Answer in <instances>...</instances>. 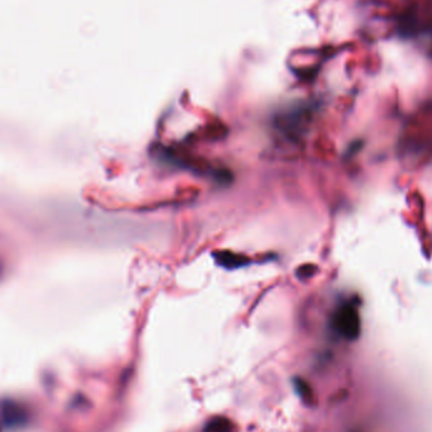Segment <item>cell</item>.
<instances>
[{"label":"cell","mask_w":432,"mask_h":432,"mask_svg":"<svg viewBox=\"0 0 432 432\" xmlns=\"http://www.w3.org/2000/svg\"><path fill=\"white\" fill-rule=\"evenodd\" d=\"M335 324L338 326L340 332L352 335L356 332L358 324H359V318H358V312L355 310L353 305H344L341 306L336 315H335Z\"/></svg>","instance_id":"cell-1"},{"label":"cell","mask_w":432,"mask_h":432,"mask_svg":"<svg viewBox=\"0 0 432 432\" xmlns=\"http://www.w3.org/2000/svg\"><path fill=\"white\" fill-rule=\"evenodd\" d=\"M1 416L8 426H19L27 421V413L17 402L7 401L1 404Z\"/></svg>","instance_id":"cell-2"},{"label":"cell","mask_w":432,"mask_h":432,"mask_svg":"<svg viewBox=\"0 0 432 432\" xmlns=\"http://www.w3.org/2000/svg\"><path fill=\"white\" fill-rule=\"evenodd\" d=\"M215 259L224 268H239L248 262L247 258H244L243 255H233L230 252L217 253Z\"/></svg>","instance_id":"cell-3"}]
</instances>
